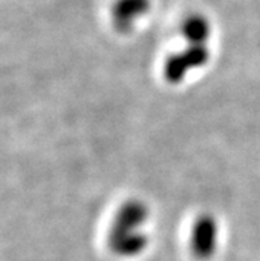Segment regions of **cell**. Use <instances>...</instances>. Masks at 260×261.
I'll use <instances>...</instances> for the list:
<instances>
[{
    "label": "cell",
    "mask_w": 260,
    "mask_h": 261,
    "mask_svg": "<svg viewBox=\"0 0 260 261\" xmlns=\"http://www.w3.org/2000/svg\"><path fill=\"white\" fill-rule=\"evenodd\" d=\"M210 57L207 44H187L183 50L174 53L166 60L163 66L165 79L170 84L182 83L191 70L206 65Z\"/></svg>",
    "instance_id": "obj_1"
},
{
    "label": "cell",
    "mask_w": 260,
    "mask_h": 261,
    "mask_svg": "<svg viewBox=\"0 0 260 261\" xmlns=\"http://www.w3.org/2000/svg\"><path fill=\"white\" fill-rule=\"evenodd\" d=\"M218 224L211 215L197 219L191 232V251L199 260H208L217 251Z\"/></svg>",
    "instance_id": "obj_2"
},
{
    "label": "cell",
    "mask_w": 260,
    "mask_h": 261,
    "mask_svg": "<svg viewBox=\"0 0 260 261\" xmlns=\"http://www.w3.org/2000/svg\"><path fill=\"white\" fill-rule=\"evenodd\" d=\"M149 218V210L145 203L130 200L121 205L114 218L109 233H134L142 231Z\"/></svg>",
    "instance_id": "obj_3"
},
{
    "label": "cell",
    "mask_w": 260,
    "mask_h": 261,
    "mask_svg": "<svg viewBox=\"0 0 260 261\" xmlns=\"http://www.w3.org/2000/svg\"><path fill=\"white\" fill-rule=\"evenodd\" d=\"M149 8L150 0H117L112 8V21L115 30L129 32Z\"/></svg>",
    "instance_id": "obj_4"
},
{
    "label": "cell",
    "mask_w": 260,
    "mask_h": 261,
    "mask_svg": "<svg viewBox=\"0 0 260 261\" xmlns=\"http://www.w3.org/2000/svg\"><path fill=\"white\" fill-rule=\"evenodd\" d=\"M109 247L113 253L121 257L141 255L148 247V236L142 231L134 233H109Z\"/></svg>",
    "instance_id": "obj_5"
},
{
    "label": "cell",
    "mask_w": 260,
    "mask_h": 261,
    "mask_svg": "<svg viewBox=\"0 0 260 261\" xmlns=\"http://www.w3.org/2000/svg\"><path fill=\"white\" fill-rule=\"evenodd\" d=\"M182 35L187 44H207L211 36V24L207 17L193 13L182 24Z\"/></svg>",
    "instance_id": "obj_6"
}]
</instances>
